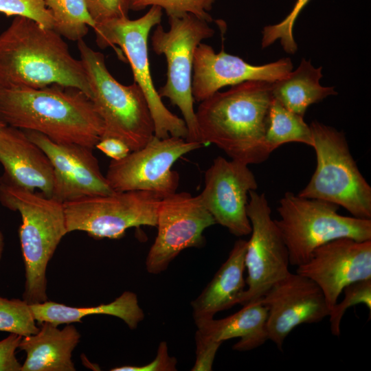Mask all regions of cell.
Here are the masks:
<instances>
[{"label": "cell", "instance_id": "obj_1", "mask_svg": "<svg viewBox=\"0 0 371 371\" xmlns=\"http://www.w3.org/2000/svg\"><path fill=\"white\" fill-rule=\"evenodd\" d=\"M0 122L38 132L58 144L95 148L104 123L81 90L58 84L41 88L0 87Z\"/></svg>", "mask_w": 371, "mask_h": 371}, {"label": "cell", "instance_id": "obj_2", "mask_svg": "<svg viewBox=\"0 0 371 371\" xmlns=\"http://www.w3.org/2000/svg\"><path fill=\"white\" fill-rule=\"evenodd\" d=\"M271 83L243 82L201 102L196 116L204 146L213 144L231 159L247 165L267 160L271 153L265 142Z\"/></svg>", "mask_w": 371, "mask_h": 371}, {"label": "cell", "instance_id": "obj_3", "mask_svg": "<svg viewBox=\"0 0 371 371\" xmlns=\"http://www.w3.org/2000/svg\"><path fill=\"white\" fill-rule=\"evenodd\" d=\"M72 87L89 98L91 89L81 60L71 54L62 36L35 21L16 16L0 34V87Z\"/></svg>", "mask_w": 371, "mask_h": 371}, {"label": "cell", "instance_id": "obj_4", "mask_svg": "<svg viewBox=\"0 0 371 371\" xmlns=\"http://www.w3.org/2000/svg\"><path fill=\"white\" fill-rule=\"evenodd\" d=\"M0 203L21 216L19 234L25 278L23 299L30 304L47 301V265L67 234L63 203L21 188L2 177Z\"/></svg>", "mask_w": 371, "mask_h": 371}, {"label": "cell", "instance_id": "obj_5", "mask_svg": "<svg viewBox=\"0 0 371 371\" xmlns=\"http://www.w3.org/2000/svg\"><path fill=\"white\" fill-rule=\"evenodd\" d=\"M77 45L90 85V99L104 123L101 137H117L131 151L142 148L155 135V126L141 88L135 82H119L107 69L104 55L83 39Z\"/></svg>", "mask_w": 371, "mask_h": 371}, {"label": "cell", "instance_id": "obj_6", "mask_svg": "<svg viewBox=\"0 0 371 371\" xmlns=\"http://www.w3.org/2000/svg\"><path fill=\"white\" fill-rule=\"evenodd\" d=\"M310 127L317 166L297 195L328 201L354 217L371 219V187L352 157L344 133L317 121Z\"/></svg>", "mask_w": 371, "mask_h": 371}, {"label": "cell", "instance_id": "obj_7", "mask_svg": "<svg viewBox=\"0 0 371 371\" xmlns=\"http://www.w3.org/2000/svg\"><path fill=\"white\" fill-rule=\"evenodd\" d=\"M339 207L291 192L284 194L277 208L280 219L274 221L287 247L290 265L304 264L316 248L337 238L371 240V219L341 215Z\"/></svg>", "mask_w": 371, "mask_h": 371}, {"label": "cell", "instance_id": "obj_8", "mask_svg": "<svg viewBox=\"0 0 371 371\" xmlns=\"http://www.w3.org/2000/svg\"><path fill=\"white\" fill-rule=\"evenodd\" d=\"M162 9L151 6L142 16L131 20L128 17L95 24L93 28L95 43L101 49L117 45L128 60L135 82L147 100L155 126V136L187 139L188 128L184 120L170 111L155 89L148 51V38L151 29L160 24Z\"/></svg>", "mask_w": 371, "mask_h": 371}, {"label": "cell", "instance_id": "obj_9", "mask_svg": "<svg viewBox=\"0 0 371 371\" xmlns=\"http://www.w3.org/2000/svg\"><path fill=\"white\" fill-rule=\"evenodd\" d=\"M168 17L169 30L165 31L159 24L151 36L152 49L164 55L167 62L166 82L158 93L180 110L188 128L186 139L201 142L192 91L194 56L198 45L212 37L214 30L208 22L191 14Z\"/></svg>", "mask_w": 371, "mask_h": 371}, {"label": "cell", "instance_id": "obj_10", "mask_svg": "<svg viewBox=\"0 0 371 371\" xmlns=\"http://www.w3.org/2000/svg\"><path fill=\"white\" fill-rule=\"evenodd\" d=\"M161 199L152 192L131 190L65 201L67 233L82 231L96 239H119L131 227H156Z\"/></svg>", "mask_w": 371, "mask_h": 371}, {"label": "cell", "instance_id": "obj_11", "mask_svg": "<svg viewBox=\"0 0 371 371\" xmlns=\"http://www.w3.org/2000/svg\"><path fill=\"white\" fill-rule=\"evenodd\" d=\"M204 145L178 137L153 136L142 148L124 158L111 160L106 179L114 192L145 190L164 198L176 192L179 175L172 170L183 155Z\"/></svg>", "mask_w": 371, "mask_h": 371}, {"label": "cell", "instance_id": "obj_12", "mask_svg": "<svg viewBox=\"0 0 371 371\" xmlns=\"http://www.w3.org/2000/svg\"><path fill=\"white\" fill-rule=\"evenodd\" d=\"M247 214L251 231L245 256L247 288L239 302L243 306L260 299L290 273L289 251L264 193L249 191Z\"/></svg>", "mask_w": 371, "mask_h": 371}, {"label": "cell", "instance_id": "obj_13", "mask_svg": "<svg viewBox=\"0 0 371 371\" xmlns=\"http://www.w3.org/2000/svg\"><path fill=\"white\" fill-rule=\"evenodd\" d=\"M215 224L199 195L181 192L162 198L157 209V234L146 259V271L159 274L183 249L202 247L204 230Z\"/></svg>", "mask_w": 371, "mask_h": 371}, {"label": "cell", "instance_id": "obj_14", "mask_svg": "<svg viewBox=\"0 0 371 371\" xmlns=\"http://www.w3.org/2000/svg\"><path fill=\"white\" fill-rule=\"evenodd\" d=\"M257 188L247 164L218 156L205 172V186L199 196L216 223L236 236H243L251 231L247 214L249 192Z\"/></svg>", "mask_w": 371, "mask_h": 371}, {"label": "cell", "instance_id": "obj_15", "mask_svg": "<svg viewBox=\"0 0 371 371\" xmlns=\"http://www.w3.org/2000/svg\"><path fill=\"white\" fill-rule=\"evenodd\" d=\"M267 308L268 339L280 350L297 326L328 317L330 308L320 288L311 279L290 272L258 300Z\"/></svg>", "mask_w": 371, "mask_h": 371}, {"label": "cell", "instance_id": "obj_16", "mask_svg": "<svg viewBox=\"0 0 371 371\" xmlns=\"http://www.w3.org/2000/svg\"><path fill=\"white\" fill-rule=\"evenodd\" d=\"M296 273L320 288L330 310L346 286L371 279V240H331L316 248L306 262L297 267Z\"/></svg>", "mask_w": 371, "mask_h": 371}, {"label": "cell", "instance_id": "obj_17", "mask_svg": "<svg viewBox=\"0 0 371 371\" xmlns=\"http://www.w3.org/2000/svg\"><path fill=\"white\" fill-rule=\"evenodd\" d=\"M24 132L43 150L54 168L55 186L52 198L64 203L115 192L102 174L93 149L76 144L56 143L36 131Z\"/></svg>", "mask_w": 371, "mask_h": 371}, {"label": "cell", "instance_id": "obj_18", "mask_svg": "<svg viewBox=\"0 0 371 371\" xmlns=\"http://www.w3.org/2000/svg\"><path fill=\"white\" fill-rule=\"evenodd\" d=\"M293 69L290 58L253 65L222 49L215 53L207 44L200 43L194 52L192 91L194 101L201 102L226 86L249 80L274 82L286 76Z\"/></svg>", "mask_w": 371, "mask_h": 371}, {"label": "cell", "instance_id": "obj_19", "mask_svg": "<svg viewBox=\"0 0 371 371\" xmlns=\"http://www.w3.org/2000/svg\"><path fill=\"white\" fill-rule=\"evenodd\" d=\"M0 163L4 168L3 178L30 191L38 190L52 198L54 168L43 150L24 131L4 124L0 126Z\"/></svg>", "mask_w": 371, "mask_h": 371}, {"label": "cell", "instance_id": "obj_20", "mask_svg": "<svg viewBox=\"0 0 371 371\" xmlns=\"http://www.w3.org/2000/svg\"><path fill=\"white\" fill-rule=\"evenodd\" d=\"M247 240H236L228 258L201 294L191 302L195 322L211 319L219 311L239 304L245 290Z\"/></svg>", "mask_w": 371, "mask_h": 371}, {"label": "cell", "instance_id": "obj_21", "mask_svg": "<svg viewBox=\"0 0 371 371\" xmlns=\"http://www.w3.org/2000/svg\"><path fill=\"white\" fill-rule=\"evenodd\" d=\"M38 331L22 337L19 350L26 353L21 371H74L72 352L80 334L72 324L60 329L49 322L40 324Z\"/></svg>", "mask_w": 371, "mask_h": 371}, {"label": "cell", "instance_id": "obj_22", "mask_svg": "<svg viewBox=\"0 0 371 371\" xmlns=\"http://www.w3.org/2000/svg\"><path fill=\"white\" fill-rule=\"evenodd\" d=\"M267 319V307L257 300L243 305L240 310L225 318H212L195 324L196 332L213 341L223 343L238 338L232 348L245 352L257 348L269 340Z\"/></svg>", "mask_w": 371, "mask_h": 371}, {"label": "cell", "instance_id": "obj_23", "mask_svg": "<svg viewBox=\"0 0 371 371\" xmlns=\"http://www.w3.org/2000/svg\"><path fill=\"white\" fill-rule=\"evenodd\" d=\"M30 306L37 324L49 322L58 326L82 322V319L88 315H108L121 319L133 330L144 317L137 297L131 291H124L114 301L95 306L75 307L48 300Z\"/></svg>", "mask_w": 371, "mask_h": 371}, {"label": "cell", "instance_id": "obj_24", "mask_svg": "<svg viewBox=\"0 0 371 371\" xmlns=\"http://www.w3.org/2000/svg\"><path fill=\"white\" fill-rule=\"evenodd\" d=\"M322 77V67L315 68L303 58L297 69L271 83L273 98L289 111L304 117L310 105L337 94L333 87L320 85Z\"/></svg>", "mask_w": 371, "mask_h": 371}, {"label": "cell", "instance_id": "obj_25", "mask_svg": "<svg viewBox=\"0 0 371 371\" xmlns=\"http://www.w3.org/2000/svg\"><path fill=\"white\" fill-rule=\"evenodd\" d=\"M265 142L271 153L290 142L313 146L311 128L304 117L289 111L275 99L269 111Z\"/></svg>", "mask_w": 371, "mask_h": 371}, {"label": "cell", "instance_id": "obj_26", "mask_svg": "<svg viewBox=\"0 0 371 371\" xmlns=\"http://www.w3.org/2000/svg\"><path fill=\"white\" fill-rule=\"evenodd\" d=\"M52 13L53 29L62 36L78 41L87 35L95 22L88 12L85 0H43Z\"/></svg>", "mask_w": 371, "mask_h": 371}, {"label": "cell", "instance_id": "obj_27", "mask_svg": "<svg viewBox=\"0 0 371 371\" xmlns=\"http://www.w3.org/2000/svg\"><path fill=\"white\" fill-rule=\"evenodd\" d=\"M39 330L30 304L23 299L0 296V331L27 337Z\"/></svg>", "mask_w": 371, "mask_h": 371}, {"label": "cell", "instance_id": "obj_28", "mask_svg": "<svg viewBox=\"0 0 371 371\" xmlns=\"http://www.w3.org/2000/svg\"><path fill=\"white\" fill-rule=\"evenodd\" d=\"M216 0H128L129 9L141 10L148 6H158L168 16L193 14L207 22L213 19L208 14Z\"/></svg>", "mask_w": 371, "mask_h": 371}, {"label": "cell", "instance_id": "obj_29", "mask_svg": "<svg viewBox=\"0 0 371 371\" xmlns=\"http://www.w3.org/2000/svg\"><path fill=\"white\" fill-rule=\"evenodd\" d=\"M344 297L337 302L330 310L328 315L330 329L332 334L338 337L340 335V325L343 316L350 306L364 304L371 311V279L353 282L344 289Z\"/></svg>", "mask_w": 371, "mask_h": 371}, {"label": "cell", "instance_id": "obj_30", "mask_svg": "<svg viewBox=\"0 0 371 371\" xmlns=\"http://www.w3.org/2000/svg\"><path fill=\"white\" fill-rule=\"evenodd\" d=\"M310 0H297L291 12L280 23L267 25L262 30V47L265 48L277 40L289 54H294L297 49L293 30L300 11Z\"/></svg>", "mask_w": 371, "mask_h": 371}, {"label": "cell", "instance_id": "obj_31", "mask_svg": "<svg viewBox=\"0 0 371 371\" xmlns=\"http://www.w3.org/2000/svg\"><path fill=\"white\" fill-rule=\"evenodd\" d=\"M0 12L8 16L27 17L45 27H54L52 13L43 0H0Z\"/></svg>", "mask_w": 371, "mask_h": 371}, {"label": "cell", "instance_id": "obj_32", "mask_svg": "<svg viewBox=\"0 0 371 371\" xmlns=\"http://www.w3.org/2000/svg\"><path fill=\"white\" fill-rule=\"evenodd\" d=\"M89 15L95 24L128 17V0H85Z\"/></svg>", "mask_w": 371, "mask_h": 371}, {"label": "cell", "instance_id": "obj_33", "mask_svg": "<svg viewBox=\"0 0 371 371\" xmlns=\"http://www.w3.org/2000/svg\"><path fill=\"white\" fill-rule=\"evenodd\" d=\"M196 360L192 371H210L217 350L222 343L213 341L196 332Z\"/></svg>", "mask_w": 371, "mask_h": 371}, {"label": "cell", "instance_id": "obj_34", "mask_svg": "<svg viewBox=\"0 0 371 371\" xmlns=\"http://www.w3.org/2000/svg\"><path fill=\"white\" fill-rule=\"evenodd\" d=\"M177 359L168 354V346L166 341L160 342L157 355L153 361L142 366H123L111 369V371H175Z\"/></svg>", "mask_w": 371, "mask_h": 371}, {"label": "cell", "instance_id": "obj_35", "mask_svg": "<svg viewBox=\"0 0 371 371\" xmlns=\"http://www.w3.org/2000/svg\"><path fill=\"white\" fill-rule=\"evenodd\" d=\"M23 337L10 333L0 341V371H21L22 364L19 363L16 351Z\"/></svg>", "mask_w": 371, "mask_h": 371}, {"label": "cell", "instance_id": "obj_36", "mask_svg": "<svg viewBox=\"0 0 371 371\" xmlns=\"http://www.w3.org/2000/svg\"><path fill=\"white\" fill-rule=\"evenodd\" d=\"M95 148L115 161L124 158L131 151L126 143L114 137H101Z\"/></svg>", "mask_w": 371, "mask_h": 371}, {"label": "cell", "instance_id": "obj_37", "mask_svg": "<svg viewBox=\"0 0 371 371\" xmlns=\"http://www.w3.org/2000/svg\"><path fill=\"white\" fill-rule=\"evenodd\" d=\"M4 236L2 232L0 231V260L2 258L3 250H4Z\"/></svg>", "mask_w": 371, "mask_h": 371}, {"label": "cell", "instance_id": "obj_38", "mask_svg": "<svg viewBox=\"0 0 371 371\" xmlns=\"http://www.w3.org/2000/svg\"><path fill=\"white\" fill-rule=\"evenodd\" d=\"M3 125V124H2L1 122H0V126ZM5 125V124H4Z\"/></svg>", "mask_w": 371, "mask_h": 371}]
</instances>
